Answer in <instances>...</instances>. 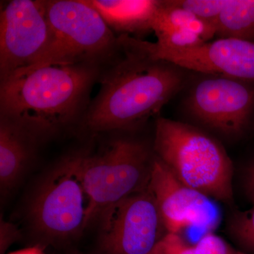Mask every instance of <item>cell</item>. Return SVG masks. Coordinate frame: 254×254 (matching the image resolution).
<instances>
[{
	"instance_id": "6da1fadb",
	"label": "cell",
	"mask_w": 254,
	"mask_h": 254,
	"mask_svg": "<svg viewBox=\"0 0 254 254\" xmlns=\"http://www.w3.org/2000/svg\"><path fill=\"white\" fill-rule=\"evenodd\" d=\"M119 38L121 52L103 68L81 122L92 133L136 131L183 91L191 73L150 56L134 37Z\"/></svg>"
},
{
	"instance_id": "7a4b0ae2",
	"label": "cell",
	"mask_w": 254,
	"mask_h": 254,
	"mask_svg": "<svg viewBox=\"0 0 254 254\" xmlns=\"http://www.w3.org/2000/svg\"><path fill=\"white\" fill-rule=\"evenodd\" d=\"M105 66L53 58L16 70L0 78V117L23 127L38 141L81 123Z\"/></svg>"
},
{
	"instance_id": "3957f363",
	"label": "cell",
	"mask_w": 254,
	"mask_h": 254,
	"mask_svg": "<svg viewBox=\"0 0 254 254\" xmlns=\"http://www.w3.org/2000/svg\"><path fill=\"white\" fill-rule=\"evenodd\" d=\"M154 157L153 143L120 136L98 153H80L65 158L86 194V227L148 186Z\"/></svg>"
},
{
	"instance_id": "277c9868",
	"label": "cell",
	"mask_w": 254,
	"mask_h": 254,
	"mask_svg": "<svg viewBox=\"0 0 254 254\" xmlns=\"http://www.w3.org/2000/svg\"><path fill=\"white\" fill-rule=\"evenodd\" d=\"M153 149L182 183L215 201L233 203V163L216 137L191 124L157 117Z\"/></svg>"
},
{
	"instance_id": "5b68a950",
	"label": "cell",
	"mask_w": 254,
	"mask_h": 254,
	"mask_svg": "<svg viewBox=\"0 0 254 254\" xmlns=\"http://www.w3.org/2000/svg\"><path fill=\"white\" fill-rule=\"evenodd\" d=\"M183 91L182 110L191 125L227 141L254 129L253 82L191 72Z\"/></svg>"
},
{
	"instance_id": "8992f818",
	"label": "cell",
	"mask_w": 254,
	"mask_h": 254,
	"mask_svg": "<svg viewBox=\"0 0 254 254\" xmlns=\"http://www.w3.org/2000/svg\"><path fill=\"white\" fill-rule=\"evenodd\" d=\"M46 7L55 38L53 56L107 65L120 55L119 36L86 0H46Z\"/></svg>"
},
{
	"instance_id": "52a82bcc",
	"label": "cell",
	"mask_w": 254,
	"mask_h": 254,
	"mask_svg": "<svg viewBox=\"0 0 254 254\" xmlns=\"http://www.w3.org/2000/svg\"><path fill=\"white\" fill-rule=\"evenodd\" d=\"M87 205L81 182L64 159L33 197L29 210L32 227L50 242L71 240L86 228Z\"/></svg>"
},
{
	"instance_id": "ba28073f",
	"label": "cell",
	"mask_w": 254,
	"mask_h": 254,
	"mask_svg": "<svg viewBox=\"0 0 254 254\" xmlns=\"http://www.w3.org/2000/svg\"><path fill=\"white\" fill-rule=\"evenodd\" d=\"M55 38L46 0H12L0 14V78L49 59Z\"/></svg>"
},
{
	"instance_id": "9c48e42d",
	"label": "cell",
	"mask_w": 254,
	"mask_h": 254,
	"mask_svg": "<svg viewBox=\"0 0 254 254\" xmlns=\"http://www.w3.org/2000/svg\"><path fill=\"white\" fill-rule=\"evenodd\" d=\"M104 254H150L168 232L149 183L101 219Z\"/></svg>"
},
{
	"instance_id": "30bf717a",
	"label": "cell",
	"mask_w": 254,
	"mask_h": 254,
	"mask_svg": "<svg viewBox=\"0 0 254 254\" xmlns=\"http://www.w3.org/2000/svg\"><path fill=\"white\" fill-rule=\"evenodd\" d=\"M153 58L166 60L190 72L220 75L254 83V42L218 38L187 48L158 46L136 38Z\"/></svg>"
},
{
	"instance_id": "8fae6325",
	"label": "cell",
	"mask_w": 254,
	"mask_h": 254,
	"mask_svg": "<svg viewBox=\"0 0 254 254\" xmlns=\"http://www.w3.org/2000/svg\"><path fill=\"white\" fill-rule=\"evenodd\" d=\"M149 187L168 233L180 234L189 227L213 232L220 224L215 200L177 180L155 155Z\"/></svg>"
},
{
	"instance_id": "7c38bea8",
	"label": "cell",
	"mask_w": 254,
	"mask_h": 254,
	"mask_svg": "<svg viewBox=\"0 0 254 254\" xmlns=\"http://www.w3.org/2000/svg\"><path fill=\"white\" fill-rule=\"evenodd\" d=\"M26 129L0 117V185L1 191L12 190L24 173L38 143Z\"/></svg>"
},
{
	"instance_id": "4fadbf2b",
	"label": "cell",
	"mask_w": 254,
	"mask_h": 254,
	"mask_svg": "<svg viewBox=\"0 0 254 254\" xmlns=\"http://www.w3.org/2000/svg\"><path fill=\"white\" fill-rule=\"evenodd\" d=\"M120 36H142L153 31L160 0H86Z\"/></svg>"
},
{
	"instance_id": "5bb4252c",
	"label": "cell",
	"mask_w": 254,
	"mask_h": 254,
	"mask_svg": "<svg viewBox=\"0 0 254 254\" xmlns=\"http://www.w3.org/2000/svg\"><path fill=\"white\" fill-rule=\"evenodd\" d=\"M214 26L218 38L254 42V0H227Z\"/></svg>"
},
{
	"instance_id": "9a60e30c",
	"label": "cell",
	"mask_w": 254,
	"mask_h": 254,
	"mask_svg": "<svg viewBox=\"0 0 254 254\" xmlns=\"http://www.w3.org/2000/svg\"><path fill=\"white\" fill-rule=\"evenodd\" d=\"M152 29L155 33L167 29L192 32L201 38L205 43L215 36V28L213 23L176 6L172 0H160Z\"/></svg>"
},
{
	"instance_id": "2e32d148",
	"label": "cell",
	"mask_w": 254,
	"mask_h": 254,
	"mask_svg": "<svg viewBox=\"0 0 254 254\" xmlns=\"http://www.w3.org/2000/svg\"><path fill=\"white\" fill-rule=\"evenodd\" d=\"M150 254H248L236 248L213 232H207L190 245L180 234L167 233Z\"/></svg>"
},
{
	"instance_id": "e0dca14e",
	"label": "cell",
	"mask_w": 254,
	"mask_h": 254,
	"mask_svg": "<svg viewBox=\"0 0 254 254\" xmlns=\"http://www.w3.org/2000/svg\"><path fill=\"white\" fill-rule=\"evenodd\" d=\"M227 231L238 249L254 254V205L246 210H235L229 217Z\"/></svg>"
},
{
	"instance_id": "ac0fdd59",
	"label": "cell",
	"mask_w": 254,
	"mask_h": 254,
	"mask_svg": "<svg viewBox=\"0 0 254 254\" xmlns=\"http://www.w3.org/2000/svg\"><path fill=\"white\" fill-rule=\"evenodd\" d=\"M173 4L213 23L227 4V0H172Z\"/></svg>"
},
{
	"instance_id": "d6986e66",
	"label": "cell",
	"mask_w": 254,
	"mask_h": 254,
	"mask_svg": "<svg viewBox=\"0 0 254 254\" xmlns=\"http://www.w3.org/2000/svg\"><path fill=\"white\" fill-rule=\"evenodd\" d=\"M21 237L20 230L14 224L5 221L1 218L0 222V250L1 254H4L6 250L19 240Z\"/></svg>"
},
{
	"instance_id": "ffe728a7",
	"label": "cell",
	"mask_w": 254,
	"mask_h": 254,
	"mask_svg": "<svg viewBox=\"0 0 254 254\" xmlns=\"http://www.w3.org/2000/svg\"><path fill=\"white\" fill-rule=\"evenodd\" d=\"M246 194L254 205V158L247 165L244 175Z\"/></svg>"
},
{
	"instance_id": "44dd1931",
	"label": "cell",
	"mask_w": 254,
	"mask_h": 254,
	"mask_svg": "<svg viewBox=\"0 0 254 254\" xmlns=\"http://www.w3.org/2000/svg\"><path fill=\"white\" fill-rule=\"evenodd\" d=\"M9 254H45L43 251L40 247H33L29 248L23 249V250L16 251Z\"/></svg>"
}]
</instances>
